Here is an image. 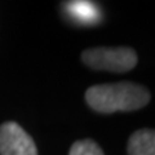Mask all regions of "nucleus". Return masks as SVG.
<instances>
[{
    "label": "nucleus",
    "mask_w": 155,
    "mask_h": 155,
    "mask_svg": "<svg viewBox=\"0 0 155 155\" xmlns=\"http://www.w3.org/2000/svg\"><path fill=\"white\" fill-rule=\"evenodd\" d=\"M150 98L151 94L143 85L130 81L98 84L85 92L87 104L104 114L140 110L150 102Z\"/></svg>",
    "instance_id": "nucleus-1"
},
{
    "label": "nucleus",
    "mask_w": 155,
    "mask_h": 155,
    "mask_svg": "<svg viewBox=\"0 0 155 155\" xmlns=\"http://www.w3.org/2000/svg\"><path fill=\"white\" fill-rule=\"evenodd\" d=\"M81 60L94 70L127 72L137 65V53L129 47H96L85 49Z\"/></svg>",
    "instance_id": "nucleus-2"
},
{
    "label": "nucleus",
    "mask_w": 155,
    "mask_h": 155,
    "mask_svg": "<svg viewBox=\"0 0 155 155\" xmlns=\"http://www.w3.org/2000/svg\"><path fill=\"white\" fill-rule=\"evenodd\" d=\"M0 154L2 155H38L36 145L25 129L14 122L0 127Z\"/></svg>",
    "instance_id": "nucleus-3"
},
{
    "label": "nucleus",
    "mask_w": 155,
    "mask_h": 155,
    "mask_svg": "<svg viewBox=\"0 0 155 155\" xmlns=\"http://www.w3.org/2000/svg\"><path fill=\"white\" fill-rule=\"evenodd\" d=\"M65 9L71 18L83 25H94L101 16L100 8L91 2H69Z\"/></svg>",
    "instance_id": "nucleus-4"
},
{
    "label": "nucleus",
    "mask_w": 155,
    "mask_h": 155,
    "mask_svg": "<svg viewBox=\"0 0 155 155\" xmlns=\"http://www.w3.org/2000/svg\"><path fill=\"white\" fill-rule=\"evenodd\" d=\"M128 155H155V129H138L129 137Z\"/></svg>",
    "instance_id": "nucleus-5"
},
{
    "label": "nucleus",
    "mask_w": 155,
    "mask_h": 155,
    "mask_svg": "<svg viewBox=\"0 0 155 155\" xmlns=\"http://www.w3.org/2000/svg\"><path fill=\"white\" fill-rule=\"evenodd\" d=\"M69 155H104V151L92 140H80L71 146Z\"/></svg>",
    "instance_id": "nucleus-6"
}]
</instances>
